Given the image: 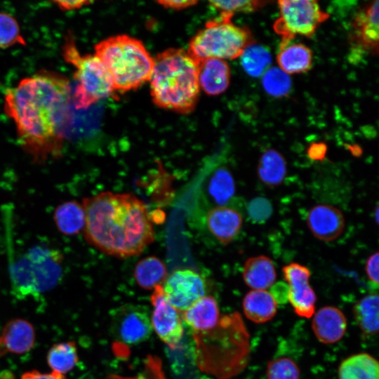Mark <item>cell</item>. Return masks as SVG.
<instances>
[{"instance_id": "obj_1", "label": "cell", "mask_w": 379, "mask_h": 379, "mask_svg": "<svg viewBox=\"0 0 379 379\" xmlns=\"http://www.w3.org/2000/svg\"><path fill=\"white\" fill-rule=\"evenodd\" d=\"M71 98L69 80L47 70L6 91L4 111L15 124L21 147L34 161L61 154L71 121Z\"/></svg>"}, {"instance_id": "obj_2", "label": "cell", "mask_w": 379, "mask_h": 379, "mask_svg": "<svg viewBox=\"0 0 379 379\" xmlns=\"http://www.w3.org/2000/svg\"><path fill=\"white\" fill-rule=\"evenodd\" d=\"M84 235L105 254L128 258L140 254L154 239L145 203L131 193L101 192L85 198Z\"/></svg>"}, {"instance_id": "obj_3", "label": "cell", "mask_w": 379, "mask_h": 379, "mask_svg": "<svg viewBox=\"0 0 379 379\" xmlns=\"http://www.w3.org/2000/svg\"><path fill=\"white\" fill-rule=\"evenodd\" d=\"M199 368L217 379H229L240 373L248 362L249 335L237 312L220 317L206 332H193Z\"/></svg>"}, {"instance_id": "obj_4", "label": "cell", "mask_w": 379, "mask_h": 379, "mask_svg": "<svg viewBox=\"0 0 379 379\" xmlns=\"http://www.w3.org/2000/svg\"><path fill=\"white\" fill-rule=\"evenodd\" d=\"M149 81L157 107L183 114L194 111L200 91L198 69L187 51L170 48L159 53Z\"/></svg>"}, {"instance_id": "obj_5", "label": "cell", "mask_w": 379, "mask_h": 379, "mask_svg": "<svg viewBox=\"0 0 379 379\" xmlns=\"http://www.w3.org/2000/svg\"><path fill=\"white\" fill-rule=\"evenodd\" d=\"M94 49L111 77L115 91L135 90L149 80L154 58L139 39L118 34L100 41Z\"/></svg>"}, {"instance_id": "obj_6", "label": "cell", "mask_w": 379, "mask_h": 379, "mask_svg": "<svg viewBox=\"0 0 379 379\" xmlns=\"http://www.w3.org/2000/svg\"><path fill=\"white\" fill-rule=\"evenodd\" d=\"M232 16L220 13L219 17L206 22L191 39L187 51L196 62L206 58L235 59L253 44L250 30L236 25L232 21Z\"/></svg>"}, {"instance_id": "obj_7", "label": "cell", "mask_w": 379, "mask_h": 379, "mask_svg": "<svg viewBox=\"0 0 379 379\" xmlns=\"http://www.w3.org/2000/svg\"><path fill=\"white\" fill-rule=\"evenodd\" d=\"M62 260L61 254L54 249L32 248L10 268L14 293L25 298L51 289L61 276Z\"/></svg>"}, {"instance_id": "obj_8", "label": "cell", "mask_w": 379, "mask_h": 379, "mask_svg": "<svg viewBox=\"0 0 379 379\" xmlns=\"http://www.w3.org/2000/svg\"><path fill=\"white\" fill-rule=\"evenodd\" d=\"M62 55L75 68L77 81L73 99L77 109H86L114 91L112 78L100 59L94 55H81L72 34L65 36Z\"/></svg>"}, {"instance_id": "obj_9", "label": "cell", "mask_w": 379, "mask_h": 379, "mask_svg": "<svg viewBox=\"0 0 379 379\" xmlns=\"http://www.w3.org/2000/svg\"><path fill=\"white\" fill-rule=\"evenodd\" d=\"M278 5L279 17L273 28L281 37L279 48L289 44L296 35L311 37L329 17L317 1L281 0L278 1Z\"/></svg>"}, {"instance_id": "obj_10", "label": "cell", "mask_w": 379, "mask_h": 379, "mask_svg": "<svg viewBox=\"0 0 379 379\" xmlns=\"http://www.w3.org/2000/svg\"><path fill=\"white\" fill-rule=\"evenodd\" d=\"M162 288L165 298L180 312H182L206 295L205 279L190 269L176 270L167 276Z\"/></svg>"}, {"instance_id": "obj_11", "label": "cell", "mask_w": 379, "mask_h": 379, "mask_svg": "<svg viewBox=\"0 0 379 379\" xmlns=\"http://www.w3.org/2000/svg\"><path fill=\"white\" fill-rule=\"evenodd\" d=\"M153 311L152 327L159 338L171 348H175L183 335V326L179 311L164 297L162 285L154 288L151 295Z\"/></svg>"}, {"instance_id": "obj_12", "label": "cell", "mask_w": 379, "mask_h": 379, "mask_svg": "<svg viewBox=\"0 0 379 379\" xmlns=\"http://www.w3.org/2000/svg\"><path fill=\"white\" fill-rule=\"evenodd\" d=\"M282 272L288 284L287 299L294 312L300 317H312L315 312L317 295L309 284L310 271L305 266L292 262L284 266Z\"/></svg>"}, {"instance_id": "obj_13", "label": "cell", "mask_w": 379, "mask_h": 379, "mask_svg": "<svg viewBox=\"0 0 379 379\" xmlns=\"http://www.w3.org/2000/svg\"><path fill=\"white\" fill-rule=\"evenodd\" d=\"M115 337L128 345L147 340L152 331L151 317L147 309L138 306H124L115 311Z\"/></svg>"}, {"instance_id": "obj_14", "label": "cell", "mask_w": 379, "mask_h": 379, "mask_svg": "<svg viewBox=\"0 0 379 379\" xmlns=\"http://www.w3.org/2000/svg\"><path fill=\"white\" fill-rule=\"evenodd\" d=\"M307 224L317 239L331 241L343 233L345 218L338 208L328 204H318L310 209Z\"/></svg>"}, {"instance_id": "obj_15", "label": "cell", "mask_w": 379, "mask_h": 379, "mask_svg": "<svg viewBox=\"0 0 379 379\" xmlns=\"http://www.w3.org/2000/svg\"><path fill=\"white\" fill-rule=\"evenodd\" d=\"M379 2L372 1L355 15L352 21V41L363 50L378 52Z\"/></svg>"}, {"instance_id": "obj_16", "label": "cell", "mask_w": 379, "mask_h": 379, "mask_svg": "<svg viewBox=\"0 0 379 379\" xmlns=\"http://www.w3.org/2000/svg\"><path fill=\"white\" fill-rule=\"evenodd\" d=\"M347 319L336 307L325 306L313 314L312 331L319 342L333 344L340 340L346 333Z\"/></svg>"}, {"instance_id": "obj_17", "label": "cell", "mask_w": 379, "mask_h": 379, "mask_svg": "<svg viewBox=\"0 0 379 379\" xmlns=\"http://www.w3.org/2000/svg\"><path fill=\"white\" fill-rule=\"evenodd\" d=\"M35 343V331L28 321L15 319L6 323L0 334V357L6 354H22Z\"/></svg>"}, {"instance_id": "obj_18", "label": "cell", "mask_w": 379, "mask_h": 379, "mask_svg": "<svg viewBox=\"0 0 379 379\" xmlns=\"http://www.w3.org/2000/svg\"><path fill=\"white\" fill-rule=\"evenodd\" d=\"M242 223L240 213L225 206L211 209L206 215L208 230L223 245L229 244L237 237Z\"/></svg>"}, {"instance_id": "obj_19", "label": "cell", "mask_w": 379, "mask_h": 379, "mask_svg": "<svg viewBox=\"0 0 379 379\" xmlns=\"http://www.w3.org/2000/svg\"><path fill=\"white\" fill-rule=\"evenodd\" d=\"M200 90L208 95L224 93L230 82V69L224 60L206 58L197 62Z\"/></svg>"}, {"instance_id": "obj_20", "label": "cell", "mask_w": 379, "mask_h": 379, "mask_svg": "<svg viewBox=\"0 0 379 379\" xmlns=\"http://www.w3.org/2000/svg\"><path fill=\"white\" fill-rule=\"evenodd\" d=\"M181 318L192 332H206L215 328L220 319L216 300L205 295L181 312Z\"/></svg>"}, {"instance_id": "obj_21", "label": "cell", "mask_w": 379, "mask_h": 379, "mask_svg": "<svg viewBox=\"0 0 379 379\" xmlns=\"http://www.w3.org/2000/svg\"><path fill=\"white\" fill-rule=\"evenodd\" d=\"M242 276L246 284L253 290H267L274 284L277 274L270 258L258 255L246 260Z\"/></svg>"}, {"instance_id": "obj_22", "label": "cell", "mask_w": 379, "mask_h": 379, "mask_svg": "<svg viewBox=\"0 0 379 379\" xmlns=\"http://www.w3.org/2000/svg\"><path fill=\"white\" fill-rule=\"evenodd\" d=\"M243 310L246 317L256 324L270 321L277 311V302L267 290H252L243 300Z\"/></svg>"}, {"instance_id": "obj_23", "label": "cell", "mask_w": 379, "mask_h": 379, "mask_svg": "<svg viewBox=\"0 0 379 379\" xmlns=\"http://www.w3.org/2000/svg\"><path fill=\"white\" fill-rule=\"evenodd\" d=\"M339 379H379V364L368 353L351 355L341 361Z\"/></svg>"}, {"instance_id": "obj_24", "label": "cell", "mask_w": 379, "mask_h": 379, "mask_svg": "<svg viewBox=\"0 0 379 379\" xmlns=\"http://www.w3.org/2000/svg\"><path fill=\"white\" fill-rule=\"evenodd\" d=\"M277 60L279 68L287 74L302 73L312 67V53L304 44H288L279 48Z\"/></svg>"}, {"instance_id": "obj_25", "label": "cell", "mask_w": 379, "mask_h": 379, "mask_svg": "<svg viewBox=\"0 0 379 379\" xmlns=\"http://www.w3.org/2000/svg\"><path fill=\"white\" fill-rule=\"evenodd\" d=\"M257 173L259 179L266 186L279 185L286 174V163L284 157L277 150L270 149L261 155Z\"/></svg>"}, {"instance_id": "obj_26", "label": "cell", "mask_w": 379, "mask_h": 379, "mask_svg": "<svg viewBox=\"0 0 379 379\" xmlns=\"http://www.w3.org/2000/svg\"><path fill=\"white\" fill-rule=\"evenodd\" d=\"M133 276L140 287L151 290L164 282L167 270L159 258L154 255L147 256L137 262Z\"/></svg>"}, {"instance_id": "obj_27", "label": "cell", "mask_w": 379, "mask_h": 379, "mask_svg": "<svg viewBox=\"0 0 379 379\" xmlns=\"http://www.w3.org/2000/svg\"><path fill=\"white\" fill-rule=\"evenodd\" d=\"M54 221L58 230L64 234L79 233L85 225V212L82 204L74 201L61 204L55 210Z\"/></svg>"}, {"instance_id": "obj_28", "label": "cell", "mask_w": 379, "mask_h": 379, "mask_svg": "<svg viewBox=\"0 0 379 379\" xmlns=\"http://www.w3.org/2000/svg\"><path fill=\"white\" fill-rule=\"evenodd\" d=\"M353 314L361 330L367 335L378 331L379 298L369 294L360 299L353 307Z\"/></svg>"}, {"instance_id": "obj_29", "label": "cell", "mask_w": 379, "mask_h": 379, "mask_svg": "<svg viewBox=\"0 0 379 379\" xmlns=\"http://www.w3.org/2000/svg\"><path fill=\"white\" fill-rule=\"evenodd\" d=\"M47 363L52 371L65 375L79 361L77 347L74 341L54 344L47 354Z\"/></svg>"}, {"instance_id": "obj_30", "label": "cell", "mask_w": 379, "mask_h": 379, "mask_svg": "<svg viewBox=\"0 0 379 379\" xmlns=\"http://www.w3.org/2000/svg\"><path fill=\"white\" fill-rule=\"evenodd\" d=\"M244 71L253 77H259L270 68L272 57L267 47L251 44L240 56Z\"/></svg>"}, {"instance_id": "obj_31", "label": "cell", "mask_w": 379, "mask_h": 379, "mask_svg": "<svg viewBox=\"0 0 379 379\" xmlns=\"http://www.w3.org/2000/svg\"><path fill=\"white\" fill-rule=\"evenodd\" d=\"M208 192L218 206H224L231 199L235 192V185L228 170L220 168L215 171L209 181Z\"/></svg>"}, {"instance_id": "obj_32", "label": "cell", "mask_w": 379, "mask_h": 379, "mask_svg": "<svg viewBox=\"0 0 379 379\" xmlns=\"http://www.w3.org/2000/svg\"><path fill=\"white\" fill-rule=\"evenodd\" d=\"M262 84L265 91L274 97L288 95L291 89V80L280 68L270 67L262 75Z\"/></svg>"}, {"instance_id": "obj_33", "label": "cell", "mask_w": 379, "mask_h": 379, "mask_svg": "<svg viewBox=\"0 0 379 379\" xmlns=\"http://www.w3.org/2000/svg\"><path fill=\"white\" fill-rule=\"evenodd\" d=\"M26 44L17 20L11 15L0 13V48Z\"/></svg>"}, {"instance_id": "obj_34", "label": "cell", "mask_w": 379, "mask_h": 379, "mask_svg": "<svg viewBox=\"0 0 379 379\" xmlns=\"http://www.w3.org/2000/svg\"><path fill=\"white\" fill-rule=\"evenodd\" d=\"M266 378L267 379H300V369L296 363L290 358H275L267 364Z\"/></svg>"}, {"instance_id": "obj_35", "label": "cell", "mask_w": 379, "mask_h": 379, "mask_svg": "<svg viewBox=\"0 0 379 379\" xmlns=\"http://www.w3.org/2000/svg\"><path fill=\"white\" fill-rule=\"evenodd\" d=\"M210 6L220 13L234 15L235 13H251L262 8L267 2L265 1H210Z\"/></svg>"}, {"instance_id": "obj_36", "label": "cell", "mask_w": 379, "mask_h": 379, "mask_svg": "<svg viewBox=\"0 0 379 379\" xmlns=\"http://www.w3.org/2000/svg\"><path fill=\"white\" fill-rule=\"evenodd\" d=\"M271 213V204L264 198H256L248 205V214L255 221L260 222L266 220Z\"/></svg>"}, {"instance_id": "obj_37", "label": "cell", "mask_w": 379, "mask_h": 379, "mask_svg": "<svg viewBox=\"0 0 379 379\" xmlns=\"http://www.w3.org/2000/svg\"><path fill=\"white\" fill-rule=\"evenodd\" d=\"M378 252L373 253L367 259L365 270L368 279L373 284H378Z\"/></svg>"}, {"instance_id": "obj_38", "label": "cell", "mask_w": 379, "mask_h": 379, "mask_svg": "<svg viewBox=\"0 0 379 379\" xmlns=\"http://www.w3.org/2000/svg\"><path fill=\"white\" fill-rule=\"evenodd\" d=\"M327 152V146L324 142H314L310 145L307 149L308 157L314 161H321L325 158Z\"/></svg>"}, {"instance_id": "obj_39", "label": "cell", "mask_w": 379, "mask_h": 379, "mask_svg": "<svg viewBox=\"0 0 379 379\" xmlns=\"http://www.w3.org/2000/svg\"><path fill=\"white\" fill-rule=\"evenodd\" d=\"M157 3L166 8L173 10H182L194 6L198 3V1L194 0H164L158 1Z\"/></svg>"}, {"instance_id": "obj_40", "label": "cell", "mask_w": 379, "mask_h": 379, "mask_svg": "<svg viewBox=\"0 0 379 379\" xmlns=\"http://www.w3.org/2000/svg\"><path fill=\"white\" fill-rule=\"evenodd\" d=\"M21 379H65L64 375L51 371L49 373H41L37 370L27 371L22 375Z\"/></svg>"}, {"instance_id": "obj_41", "label": "cell", "mask_w": 379, "mask_h": 379, "mask_svg": "<svg viewBox=\"0 0 379 379\" xmlns=\"http://www.w3.org/2000/svg\"><path fill=\"white\" fill-rule=\"evenodd\" d=\"M53 2L62 11L79 9L92 3L90 1H54Z\"/></svg>"}, {"instance_id": "obj_42", "label": "cell", "mask_w": 379, "mask_h": 379, "mask_svg": "<svg viewBox=\"0 0 379 379\" xmlns=\"http://www.w3.org/2000/svg\"><path fill=\"white\" fill-rule=\"evenodd\" d=\"M375 220H376V222H378V208L376 207V211H375Z\"/></svg>"}]
</instances>
